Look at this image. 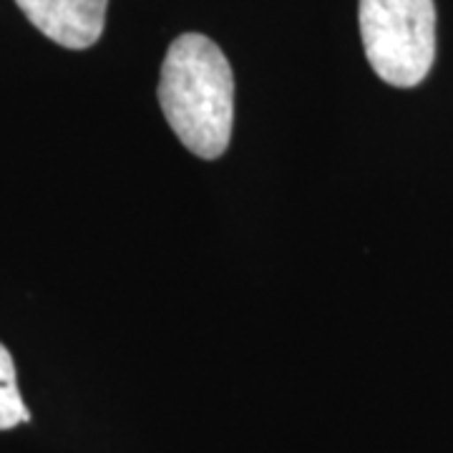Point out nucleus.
<instances>
[{
  "label": "nucleus",
  "instance_id": "nucleus-3",
  "mask_svg": "<svg viewBox=\"0 0 453 453\" xmlns=\"http://www.w3.org/2000/svg\"><path fill=\"white\" fill-rule=\"evenodd\" d=\"M38 31L71 50L91 49L104 33L109 0H16Z\"/></svg>",
  "mask_w": 453,
  "mask_h": 453
},
{
  "label": "nucleus",
  "instance_id": "nucleus-2",
  "mask_svg": "<svg viewBox=\"0 0 453 453\" xmlns=\"http://www.w3.org/2000/svg\"><path fill=\"white\" fill-rule=\"evenodd\" d=\"M357 23L378 79L413 88L428 76L436 58L434 0H360Z\"/></svg>",
  "mask_w": 453,
  "mask_h": 453
},
{
  "label": "nucleus",
  "instance_id": "nucleus-1",
  "mask_svg": "<svg viewBox=\"0 0 453 453\" xmlns=\"http://www.w3.org/2000/svg\"><path fill=\"white\" fill-rule=\"evenodd\" d=\"M159 104L181 144L219 159L234 124V76L222 49L202 33L179 35L164 58Z\"/></svg>",
  "mask_w": 453,
  "mask_h": 453
},
{
  "label": "nucleus",
  "instance_id": "nucleus-4",
  "mask_svg": "<svg viewBox=\"0 0 453 453\" xmlns=\"http://www.w3.org/2000/svg\"><path fill=\"white\" fill-rule=\"evenodd\" d=\"M31 421V411L23 403L18 390V372L13 356L0 342V431L16 428L18 423Z\"/></svg>",
  "mask_w": 453,
  "mask_h": 453
}]
</instances>
